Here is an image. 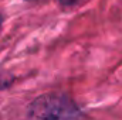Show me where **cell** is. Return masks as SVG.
Segmentation results:
<instances>
[{"mask_svg": "<svg viewBox=\"0 0 122 120\" xmlns=\"http://www.w3.org/2000/svg\"><path fill=\"white\" fill-rule=\"evenodd\" d=\"M81 112L64 93H46L31 102L27 120H80Z\"/></svg>", "mask_w": 122, "mask_h": 120, "instance_id": "obj_1", "label": "cell"}, {"mask_svg": "<svg viewBox=\"0 0 122 120\" xmlns=\"http://www.w3.org/2000/svg\"><path fill=\"white\" fill-rule=\"evenodd\" d=\"M1 21H3V20H1V16H0V28H1Z\"/></svg>", "mask_w": 122, "mask_h": 120, "instance_id": "obj_2", "label": "cell"}]
</instances>
